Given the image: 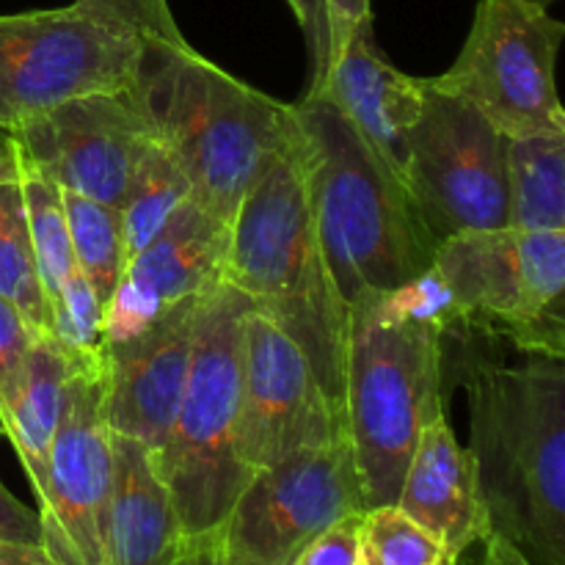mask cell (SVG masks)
Wrapping results in <instances>:
<instances>
[{
    "instance_id": "cell-22",
    "label": "cell",
    "mask_w": 565,
    "mask_h": 565,
    "mask_svg": "<svg viewBox=\"0 0 565 565\" xmlns=\"http://www.w3.org/2000/svg\"><path fill=\"white\" fill-rule=\"evenodd\" d=\"M191 199V182L169 149L154 138L147 141L121 202V230H125L127 263L147 246L171 221V215Z\"/></svg>"
},
{
    "instance_id": "cell-23",
    "label": "cell",
    "mask_w": 565,
    "mask_h": 565,
    "mask_svg": "<svg viewBox=\"0 0 565 565\" xmlns=\"http://www.w3.org/2000/svg\"><path fill=\"white\" fill-rule=\"evenodd\" d=\"M64 210L75 268L81 270V276L97 296L99 307L108 315L127 270L125 230H121L119 210L72 191H64Z\"/></svg>"
},
{
    "instance_id": "cell-30",
    "label": "cell",
    "mask_w": 565,
    "mask_h": 565,
    "mask_svg": "<svg viewBox=\"0 0 565 565\" xmlns=\"http://www.w3.org/2000/svg\"><path fill=\"white\" fill-rule=\"evenodd\" d=\"M362 513L340 519L315 535L292 565H359L362 563Z\"/></svg>"
},
{
    "instance_id": "cell-10",
    "label": "cell",
    "mask_w": 565,
    "mask_h": 565,
    "mask_svg": "<svg viewBox=\"0 0 565 565\" xmlns=\"http://www.w3.org/2000/svg\"><path fill=\"white\" fill-rule=\"evenodd\" d=\"M403 185L436 243L508 230V138L472 105L425 81Z\"/></svg>"
},
{
    "instance_id": "cell-6",
    "label": "cell",
    "mask_w": 565,
    "mask_h": 565,
    "mask_svg": "<svg viewBox=\"0 0 565 565\" xmlns=\"http://www.w3.org/2000/svg\"><path fill=\"white\" fill-rule=\"evenodd\" d=\"M252 307L226 281L204 292L180 408L154 452L185 539L218 530L257 475L243 463L235 439L243 320Z\"/></svg>"
},
{
    "instance_id": "cell-12",
    "label": "cell",
    "mask_w": 565,
    "mask_h": 565,
    "mask_svg": "<svg viewBox=\"0 0 565 565\" xmlns=\"http://www.w3.org/2000/svg\"><path fill=\"white\" fill-rule=\"evenodd\" d=\"M110 461L99 356L83 359L36 491L42 546L55 565H105Z\"/></svg>"
},
{
    "instance_id": "cell-8",
    "label": "cell",
    "mask_w": 565,
    "mask_h": 565,
    "mask_svg": "<svg viewBox=\"0 0 565 565\" xmlns=\"http://www.w3.org/2000/svg\"><path fill=\"white\" fill-rule=\"evenodd\" d=\"M143 39L81 6L0 17V130L86 94L127 92Z\"/></svg>"
},
{
    "instance_id": "cell-2",
    "label": "cell",
    "mask_w": 565,
    "mask_h": 565,
    "mask_svg": "<svg viewBox=\"0 0 565 565\" xmlns=\"http://www.w3.org/2000/svg\"><path fill=\"white\" fill-rule=\"evenodd\" d=\"M469 447L491 533L533 565H565V367L469 356Z\"/></svg>"
},
{
    "instance_id": "cell-19",
    "label": "cell",
    "mask_w": 565,
    "mask_h": 565,
    "mask_svg": "<svg viewBox=\"0 0 565 565\" xmlns=\"http://www.w3.org/2000/svg\"><path fill=\"white\" fill-rule=\"evenodd\" d=\"M110 458L105 565H174L185 535L154 452L143 441L110 434Z\"/></svg>"
},
{
    "instance_id": "cell-24",
    "label": "cell",
    "mask_w": 565,
    "mask_h": 565,
    "mask_svg": "<svg viewBox=\"0 0 565 565\" xmlns=\"http://www.w3.org/2000/svg\"><path fill=\"white\" fill-rule=\"evenodd\" d=\"M20 147V143H17ZM20 191L22 207H25L28 235H31L33 259H36V274L42 281V290L47 303L55 301L64 281L75 270L70 246V226H66L64 191L55 185L39 166L28 160L20 149Z\"/></svg>"
},
{
    "instance_id": "cell-13",
    "label": "cell",
    "mask_w": 565,
    "mask_h": 565,
    "mask_svg": "<svg viewBox=\"0 0 565 565\" xmlns=\"http://www.w3.org/2000/svg\"><path fill=\"white\" fill-rule=\"evenodd\" d=\"M345 417L326 397L296 342L257 307L243 320L237 452L252 472L345 434Z\"/></svg>"
},
{
    "instance_id": "cell-16",
    "label": "cell",
    "mask_w": 565,
    "mask_h": 565,
    "mask_svg": "<svg viewBox=\"0 0 565 565\" xmlns=\"http://www.w3.org/2000/svg\"><path fill=\"white\" fill-rule=\"evenodd\" d=\"M230 241L232 226L188 199L158 237L127 263L125 279L105 315V340L127 334L160 309L221 285Z\"/></svg>"
},
{
    "instance_id": "cell-4",
    "label": "cell",
    "mask_w": 565,
    "mask_h": 565,
    "mask_svg": "<svg viewBox=\"0 0 565 565\" xmlns=\"http://www.w3.org/2000/svg\"><path fill=\"white\" fill-rule=\"evenodd\" d=\"M127 92L180 163L191 199L232 226L248 188L298 136L292 105L237 81L193 47L143 42Z\"/></svg>"
},
{
    "instance_id": "cell-28",
    "label": "cell",
    "mask_w": 565,
    "mask_h": 565,
    "mask_svg": "<svg viewBox=\"0 0 565 565\" xmlns=\"http://www.w3.org/2000/svg\"><path fill=\"white\" fill-rule=\"evenodd\" d=\"M75 6L105 17L116 25L127 28L143 42L166 44V47H191L171 14L169 0H75Z\"/></svg>"
},
{
    "instance_id": "cell-11",
    "label": "cell",
    "mask_w": 565,
    "mask_h": 565,
    "mask_svg": "<svg viewBox=\"0 0 565 565\" xmlns=\"http://www.w3.org/2000/svg\"><path fill=\"white\" fill-rule=\"evenodd\" d=\"M362 511L367 505L345 430L259 469L215 533L237 561L292 565L315 535Z\"/></svg>"
},
{
    "instance_id": "cell-34",
    "label": "cell",
    "mask_w": 565,
    "mask_h": 565,
    "mask_svg": "<svg viewBox=\"0 0 565 565\" xmlns=\"http://www.w3.org/2000/svg\"><path fill=\"white\" fill-rule=\"evenodd\" d=\"M174 565H248L237 557H232L230 552L221 544L218 533H204L196 535V539L182 541V550L177 555Z\"/></svg>"
},
{
    "instance_id": "cell-29",
    "label": "cell",
    "mask_w": 565,
    "mask_h": 565,
    "mask_svg": "<svg viewBox=\"0 0 565 565\" xmlns=\"http://www.w3.org/2000/svg\"><path fill=\"white\" fill-rule=\"evenodd\" d=\"M36 340V329L28 323L25 315L14 303L0 298V419L6 417L11 401H14L25 359Z\"/></svg>"
},
{
    "instance_id": "cell-33",
    "label": "cell",
    "mask_w": 565,
    "mask_h": 565,
    "mask_svg": "<svg viewBox=\"0 0 565 565\" xmlns=\"http://www.w3.org/2000/svg\"><path fill=\"white\" fill-rule=\"evenodd\" d=\"M0 541L11 544H42V522L39 511L22 505L3 483H0Z\"/></svg>"
},
{
    "instance_id": "cell-17",
    "label": "cell",
    "mask_w": 565,
    "mask_h": 565,
    "mask_svg": "<svg viewBox=\"0 0 565 565\" xmlns=\"http://www.w3.org/2000/svg\"><path fill=\"white\" fill-rule=\"evenodd\" d=\"M309 92L323 94L403 180L406 141L423 110L425 81L401 72L381 53L373 22L353 31L323 81Z\"/></svg>"
},
{
    "instance_id": "cell-27",
    "label": "cell",
    "mask_w": 565,
    "mask_h": 565,
    "mask_svg": "<svg viewBox=\"0 0 565 565\" xmlns=\"http://www.w3.org/2000/svg\"><path fill=\"white\" fill-rule=\"evenodd\" d=\"M53 340L75 356H99L105 342V309L83 279L81 270H72L55 301L50 303Z\"/></svg>"
},
{
    "instance_id": "cell-14",
    "label": "cell",
    "mask_w": 565,
    "mask_h": 565,
    "mask_svg": "<svg viewBox=\"0 0 565 565\" xmlns=\"http://www.w3.org/2000/svg\"><path fill=\"white\" fill-rule=\"evenodd\" d=\"M11 136L55 185L119 210L152 125L130 92H108L70 99Z\"/></svg>"
},
{
    "instance_id": "cell-15",
    "label": "cell",
    "mask_w": 565,
    "mask_h": 565,
    "mask_svg": "<svg viewBox=\"0 0 565 565\" xmlns=\"http://www.w3.org/2000/svg\"><path fill=\"white\" fill-rule=\"evenodd\" d=\"M196 298H185L121 337H108L99 351L105 419L110 434L163 447L188 381L196 329Z\"/></svg>"
},
{
    "instance_id": "cell-25",
    "label": "cell",
    "mask_w": 565,
    "mask_h": 565,
    "mask_svg": "<svg viewBox=\"0 0 565 565\" xmlns=\"http://www.w3.org/2000/svg\"><path fill=\"white\" fill-rule=\"evenodd\" d=\"M0 298L14 303L39 337L53 340V318L36 274L20 180L0 185Z\"/></svg>"
},
{
    "instance_id": "cell-21",
    "label": "cell",
    "mask_w": 565,
    "mask_h": 565,
    "mask_svg": "<svg viewBox=\"0 0 565 565\" xmlns=\"http://www.w3.org/2000/svg\"><path fill=\"white\" fill-rule=\"evenodd\" d=\"M508 230L565 232V132L508 138Z\"/></svg>"
},
{
    "instance_id": "cell-37",
    "label": "cell",
    "mask_w": 565,
    "mask_h": 565,
    "mask_svg": "<svg viewBox=\"0 0 565 565\" xmlns=\"http://www.w3.org/2000/svg\"><path fill=\"white\" fill-rule=\"evenodd\" d=\"M20 180V147L9 130H0V185Z\"/></svg>"
},
{
    "instance_id": "cell-5",
    "label": "cell",
    "mask_w": 565,
    "mask_h": 565,
    "mask_svg": "<svg viewBox=\"0 0 565 565\" xmlns=\"http://www.w3.org/2000/svg\"><path fill=\"white\" fill-rule=\"evenodd\" d=\"M224 281L296 342L329 403L345 417L348 303L315 232L301 130L243 196L232 221Z\"/></svg>"
},
{
    "instance_id": "cell-18",
    "label": "cell",
    "mask_w": 565,
    "mask_h": 565,
    "mask_svg": "<svg viewBox=\"0 0 565 565\" xmlns=\"http://www.w3.org/2000/svg\"><path fill=\"white\" fill-rule=\"evenodd\" d=\"M395 505L439 541L452 565L491 535L472 452L456 439L445 412L419 434Z\"/></svg>"
},
{
    "instance_id": "cell-36",
    "label": "cell",
    "mask_w": 565,
    "mask_h": 565,
    "mask_svg": "<svg viewBox=\"0 0 565 565\" xmlns=\"http://www.w3.org/2000/svg\"><path fill=\"white\" fill-rule=\"evenodd\" d=\"M0 565H55L42 544H11L0 541Z\"/></svg>"
},
{
    "instance_id": "cell-20",
    "label": "cell",
    "mask_w": 565,
    "mask_h": 565,
    "mask_svg": "<svg viewBox=\"0 0 565 565\" xmlns=\"http://www.w3.org/2000/svg\"><path fill=\"white\" fill-rule=\"evenodd\" d=\"M83 359L94 356H75L50 337H39L25 359L14 401H11L6 417L0 419V430L14 447L17 458L31 480L33 494L44 480L50 447H53L55 430H58L61 414H64L66 390H70L72 375Z\"/></svg>"
},
{
    "instance_id": "cell-38",
    "label": "cell",
    "mask_w": 565,
    "mask_h": 565,
    "mask_svg": "<svg viewBox=\"0 0 565 565\" xmlns=\"http://www.w3.org/2000/svg\"><path fill=\"white\" fill-rule=\"evenodd\" d=\"M530 3H535V6H544V9H546V6H550V3H555V0H530Z\"/></svg>"
},
{
    "instance_id": "cell-31",
    "label": "cell",
    "mask_w": 565,
    "mask_h": 565,
    "mask_svg": "<svg viewBox=\"0 0 565 565\" xmlns=\"http://www.w3.org/2000/svg\"><path fill=\"white\" fill-rule=\"evenodd\" d=\"M287 6L296 14L298 28L303 33L309 53V72H312V86L323 81L329 70V22H326V0H287ZM309 86V88H312Z\"/></svg>"
},
{
    "instance_id": "cell-3",
    "label": "cell",
    "mask_w": 565,
    "mask_h": 565,
    "mask_svg": "<svg viewBox=\"0 0 565 565\" xmlns=\"http://www.w3.org/2000/svg\"><path fill=\"white\" fill-rule=\"evenodd\" d=\"M292 110L315 232L342 301L428 274L439 243L401 177L323 94L307 92Z\"/></svg>"
},
{
    "instance_id": "cell-26",
    "label": "cell",
    "mask_w": 565,
    "mask_h": 565,
    "mask_svg": "<svg viewBox=\"0 0 565 565\" xmlns=\"http://www.w3.org/2000/svg\"><path fill=\"white\" fill-rule=\"evenodd\" d=\"M359 565H452L439 541L397 505L370 508L362 516Z\"/></svg>"
},
{
    "instance_id": "cell-1",
    "label": "cell",
    "mask_w": 565,
    "mask_h": 565,
    "mask_svg": "<svg viewBox=\"0 0 565 565\" xmlns=\"http://www.w3.org/2000/svg\"><path fill=\"white\" fill-rule=\"evenodd\" d=\"M456 329L434 268L348 303L345 425L367 511L395 505L419 434L445 412V340Z\"/></svg>"
},
{
    "instance_id": "cell-35",
    "label": "cell",
    "mask_w": 565,
    "mask_h": 565,
    "mask_svg": "<svg viewBox=\"0 0 565 565\" xmlns=\"http://www.w3.org/2000/svg\"><path fill=\"white\" fill-rule=\"evenodd\" d=\"M480 544H483V555H480V561L475 565H533L522 555V552L516 550V546L511 544V541H505L497 533L486 535Z\"/></svg>"
},
{
    "instance_id": "cell-9",
    "label": "cell",
    "mask_w": 565,
    "mask_h": 565,
    "mask_svg": "<svg viewBox=\"0 0 565 565\" xmlns=\"http://www.w3.org/2000/svg\"><path fill=\"white\" fill-rule=\"evenodd\" d=\"M565 25L530 0H480L439 92L472 105L505 138L565 132L555 61Z\"/></svg>"
},
{
    "instance_id": "cell-7",
    "label": "cell",
    "mask_w": 565,
    "mask_h": 565,
    "mask_svg": "<svg viewBox=\"0 0 565 565\" xmlns=\"http://www.w3.org/2000/svg\"><path fill=\"white\" fill-rule=\"evenodd\" d=\"M458 326L565 359V232H467L436 246Z\"/></svg>"
},
{
    "instance_id": "cell-32",
    "label": "cell",
    "mask_w": 565,
    "mask_h": 565,
    "mask_svg": "<svg viewBox=\"0 0 565 565\" xmlns=\"http://www.w3.org/2000/svg\"><path fill=\"white\" fill-rule=\"evenodd\" d=\"M326 22H329V64L337 58L348 39L359 25L373 22L370 0H326Z\"/></svg>"
}]
</instances>
